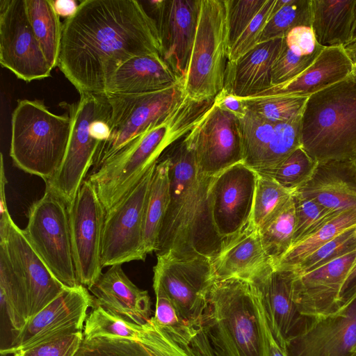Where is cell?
<instances>
[{
    "label": "cell",
    "instance_id": "cell-1",
    "mask_svg": "<svg viewBox=\"0 0 356 356\" xmlns=\"http://www.w3.org/2000/svg\"><path fill=\"white\" fill-rule=\"evenodd\" d=\"M161 51L156 21L140 1L84 0L62 24L57 67L79 94H104L124 63Z\"/></svg>",
    "mask_w": 356,
    "mask_h": 356
},
{
    "label": "cell",
    "instance_id": "cell-2",
    "mask_svg": "<svg viewBox=\"0 0 356 356\" xmlns=\"http://www.w3.org/2000/svg\"><path fill=\"white\" fill-rule=\"evenodd\" d=\"M164 154L170 163V199L156 254L200 256L212 261L224 245L215 230L211 214L209 188L213 177L198 172L186 135Z\"/></svg>",
    "mask_w": 356,
    "mask_h": 356
},
{
    "label": "cell",
    "instance_id": "cell-3",
    "mask_svg": "<svg viewBox=\"0 0 356 356\" xmlns=\"http://www.w3.org/2000/svg\"><path fill=\"white\" fill-rule=\"evenodd\" d=\"M185 97L161 123L134 139L92 171L88 179L108 211L140 181L163 152L195 127L213 104Z\"/></svg>",
    "mask_w": 356,
    "mask_h": 356
},
{
    "label": "cell",
    "instance_id": "cell-4",
    "mask_svg": "<svg viewBox=\"0 0 356 356\" xmlns=\"http://www.w3.org/2000/svg\"><path fill=\"white\" fill-rule=\"evenodd\" d=\"M202 321L215 356H270L264 310L250 282L216 281Z\"/></svg>",
    "mask_w": 356,
    "mask_h": 356
},
{
    "label": "cell",
    "instance_id": "cell-5",
    "mask_svg": "<svg viewBox=\"0 0 356 356\" xmlns=\"http://www.w3.org/2000/svg\"><path fill=\"white\" fill-rule=\"evenodd\" d=\"M301 147L315 161H356V77L311 95L300 121Z\"/></svg>",
    "mask_w": 356,
    "mask_h": 356
},
{
    "label": "cell",
    "instance_id": "cell-6",
    "mask_svg": "<svg viewBox=\"0 0 356 356\" xmlns=\"http://www.w3.org/2000/svg\"><path fill=\"white\" fill-rule=\"evenodd\" d=\"M70 132L66 112L56 115L42 101L19 99L11 118L10 156L18 168L45 181L60 165Z\"/></svg>",
    "mask_w": 356,
    "mask_h": 356
},
{
    "label": "cell",
    "instance_id": "cell-7",
    "mask_svg": "<svg viewBox=\"0 0 356 356\" xmlns=\"http://www.w3.org/2000/svg\"><path fill=\"white\" fill-rule=\"evenodd\" d=\"M225 0H201L194 42L184 80L186 97L213 99L224 88L228 62Z\"/></svg>",
    "mask_w": 356,
    "mask_h": 356
},
{
    "label": "cell",
    "instance_id": "cell-8",
    "mask_svg": "<svg viewBox=\"0 0 356 356\" xmlns=\"http://www.w3.org/2000/svg\"><path fill=\"white\" fill-rule=\"evenodd\" d=\"M110 106V134L97 152L93 170L128 143L163 122L182 102L184 83L145 94H105Z\"/></svg>",
    "mask_w": 356,
    "mask_h": 356
},
{
    "label": "cell",
    "instance_id": "cell-9",
    "mask_svg": "<svg viewBox=\"0 0 356 356\" xmlns=\"http://www.w3.org/2000/svg\"><path fill=\"white\" fill-rule=\"evenodd\" d=\"M106 103L105 94L82 93L76 102L59 104L70 118L71 132L63 160L54 175L45 181V185L57 193L68 208L94 165L101 142L92 134L91 124Z\"/></svg>",
    "mask_w": 356,
    "mask_h": 356
},
{
    "label": "cell",
    "instance_id": "cell-10",
    "mask_svg": "<svg viewBox=\"0 0 356 356\" xmlns=\"http://www.w3.org/2000/svg\"><path fill=\"white\" fill-rule=\"evenodd\" d=\"M24 234L55 277L64 286L80 285L74 266L68 207L52 190L45 188L28 213Z\"/></svg>",
    "mask_w": 356,
    "mask_h": 356
},
{
    "label": "cell",
    "instance_id": "cell-11",
    "mask_svg": "<svg viewBox=\"0 0 356 356\" xmlns=\"http://www.w3.org/2000/svg\"><path fill=\"white\" fill-rule=\"evenodd\" d=\"M156 163L127 195L106 213L102 238L103 268L145 260L144 212Z\"/></svg>",
    "mask_w": 356,
    "mask_h": 356
},
{
    "label": "cell",
    "instance_id": "cell-12",
    "mask_svg": "<svg viewBox=\"0 0 356 356\" xmlns=\"http://www.w3.org/2000/svg\"><path fill=\"white\" fill-rule=\"evenodd\" d=\"M153 283L159 284L189 322L203 325L210 291L216 281L211 261L196 256L158 255Z\"/></svg>",
    "mask_w": 356,
    "mask_h": 356
},
{
    "label": "cell",
    "instance_id": "cell-13",
    "mask_svg": "<svg viewBox=\"0 0 356 356\" xmlns=\"http://www.w3.org/2000/svg\"><path fill=\"white\" fill-rule=\"evenodd\" d=\"M68 212L76 279L89 290L103 273L102 238L106 211L88 179L83 182Z\"/></svg>",
    "mask_w": 356,
    "mask_h": 356
},
{
    "label": "cell",
    "instance_id": "cell-14",
    "mask_svg": "<svg viewBox=\"0 0 356 356\" xmlns=\"http://www.w3.org/2000/svg\"><path fill=\"white\" fill-rule=\"evenodd\" d=\"M198 172L214 177L243 163L239 119L214 103L186 135Z\"/></svg>",
    "mask_w": 356,
    "mask_h": 356
},
{
    "label": "cell",
    "instance_id": "cell-15",
    "mask_svg": "<svg viewBox=\"0 0 356 356\" xmlns=\"http://www.w3.org/2000/svg\"><path fill=\"white\" fill-rule=\"evenodd\" d=\"M0 63L26 82L51 76L30 24L25 0H0Z\"/></svg>",
    "mask_w": 356,
    "mask_h": 356
},
{
    "label": "cell",
    "instance_id": "cell-16",
    "mask_svg": "<svg viewBox=\"0 0 356 356\" xmlns=\"http://www.w3.org/2000/svg\"><path fill=\"white\" fill-rule=\"evenodd\" d=\"M0 243L21 275L26 292L29 320L66 288L52 274L28 238L13 220L6 204V193L0 191Z\"/></svg>",
    "mask_w": 356,
    "mask_h": 356
},
{
    "label": "cell",
    "instance_id": "cell-17",
    "mask_svg": "<svg viewBox=\"0 0 356 356\" xmlns=\"http://www.w3.org/2000/svg\"><path fill=\"white\" fill-rule=\"evenodd\" d=\"M93 305L89 290L79 285L66 288L58 297L31 318L19 331L13 332L1 355L14 354L42 341L83 330L87 312Z\"/></svg>",
    "mask_w": 356,
    "mask_h": 356
},
{
    "label": "cell",
    "instance_id": "cell-18",
    "mask_svg": "<svg viewBox=\"0 0 356 356\" xmlns=\"http://www.w3.org/2000/svg\"><path fill=\"white\" fill-rule=\"evenodd\" d=\"M257 179V173L243 163L213 177L209 188L211 214L224 245L252 222Z\"/></svg>",
    "mask_w": 356,
    "mask_h": 356
},
{
    "label": "cell",
    "instance_id": "cell-19",
    "mask_svg": "<svg viewBox=\"0 0 356 356\" xmlns=\"http://www.w3.org/2000/svg\"><path fill=\"white\" fill-rule=\"evenodd\" d=\"M84 338L107 336L138 342L163 356H215L176 336L159 325L152 316L139 325L92 305L83 330Z\"/></svg>",
    "mask_w": 356,
    "mask_h": 356
},
{
    "label": "cell",
    "instance_id": "cell-20",
    "mask_svg": "<svg viewBox=\"0 0 356 356\" xmlns=\"http://www.w3.org/2000/svg\"><path fill=\"white\" fill-rule=\"evenodd\" d=\"M356 347V296L334 314L309 318L286 343L288 356H352Z\"/></svg>",
    "mask_w": 356,
    "mask_h": 356
},
{
    "label": "cell",
    "instance_id": "cell-21",
    "mask_svg": "<svg viewBox=\"0 0 356 356\" xmlns=\"http://www.w3.org/2000/svg\"><path fill=\"white\" fill-rule=\"evenodd\" d=\"M200 1H149L159 34L161 56L183 81L194 42Z\"/></svg>",
    "mask_w": 356,
    "mask_h": 356
},
{
    "label": "cell",
    "instance_id": "cell-22",
    "mask_svg": "<svg viewBox=\"0 0 356 356\" xmlns=\"http://www.w3.org/2000/svg\"><path fill=\"white\" fill-rule=\"evenodd\" d=\"M294 272L270 264L249 282L257 291L270 330L284 350L287 341L305 326L309 317L298 311L293 298Z\"/></svg>",
    "mask_w": 356,
    "mask_h": 356
},
{
    "label": "cell",
    "instance_id": "cell-23",
    "mask_svg": "<svg viewBox=\"0 0 356 356\" xmlns=\"http://www.w3.org/2000/svg\"><path fill=\"white\" fill-rule=\"evenodd\" d=\"M355 257L356 250L309 273H294L293 298L302 316L321 318L338 311L341 290Z\"/></svg>",
    "mask_w": 356,
    "mask_h": 356
},
{
    "label": "cell",
    "instance_id": "cell-24",
    "mask_svg": "<svg viewBox=\"0 0 356 356\" xmlns=\"http://www.w3.org/2000/svg\"><path fill=\"white\" fill-rule=\"evenodd\" d=\"M295 192L335 212L356 209L355 161L318 162L310 178Z\"/></svg>",
    "mask_w": 356,
    "mask_h": 356
},
{
    "label": "cell",
    "instance_id": "cell-25",
    "mask_svg": "<svg viewBox=\"0 0 356 356\" xmlns=\"http://www.w3.org/2000/svg\"><path fill=\"white\" fill-rule=\"evenodd\" d=\"M93 305L133 323L143 325L152 318L151 300L147 291L137 287L122 265H113L89 289Z\"/></svg>",
    "mask_w": 356,
    "mask_h": 356
},
{
    "label": "cell",
    "instance_id": "cell-26",
    "mask_svg": "<svg viewBox=\"0 0 356 356\" xmlns=\"http://www.w3.org/2000/svg\"><path fill=\"white\" fill-rule=\"evenodd\" d=\"M284 40L259 42L235 61H228L223 89L238 97L248 98L270 88L271 66Z\"/></svg>",
    "mask_w": 356,
    "mask_h": 356
},
{
    "label": "cell",
    "instance_id": "cell-27",
    "mask_svg": "<svg viewBox=\"0 0 356 356\" xmlns=\"http://www.w3.org/2000/svg\"><path fill=\"white\" fill-rule=\"evenodd\" d=\"M211 264L216 281L239 279L249 282L272 263L252 221L223 245Z\"/></svg>",
    "mask_w": 356,
    "mask_h": 356
},
{
    "label": "cell",
    "instance_id": "cell-28",
    "mask_svg": "<svg viewBox=\"0 0 356 356\" xmlns=\"http://www.w3.org/2000/svg\"><path fill=\"white\" fill-rule=\"evenodd\" d=\"M182 82L160 55H145L134 57L121 65L107 82L104 94L151 93Z\"/></svg>",
    "mask_w": 356,
    "mask_h": 356
},
{
    "label": "cell",
    "instance_id": "cell-29",
    "mask_svg": "<svg viewBox=\"0 0 356 356\" xmlns=\"http://www.w3.org/2000/svg\"><path fill=\"white\" fill-rule=\"evenodd\" d=\"M353 67V63L343 46L323 47L314 62L299 75L257 96L277 94L310 96L351 76Z\"/></svg>",
    "mask_w": 356,
    "mask_h": 356
},
{
    "label": "cell",
    "instance_id": "cell-30",
    "mask_svg": "<svg viewBox=\"0 0 356 356\" xmlns=\"http://www.w3.org/2000/svg\"><path fill=\"white\" fill-rule=\"evenodd\" d=\"M355 0H311L312 24L323 47L345 46L352 38Z\"/></svg>",
    "mask_w": 356,
    "mask_h": 356
},
{
    "label": "cell",
    "instance_id": "cell-31",
    "mask_svg": "<svg viewBox=\"0 0 356 356\" xmlns=\"http://www.w3.org/2000/svg\"><path fill=\"white\" fill-rule=\"evenodd\" d=\"M170 199V163L163 152L156 165L145 207L143 241L147 254L156 251Z\"/></svg>",
    "mask_w": 356,
    "mask_h": 356
},
{
    "label": "cell",
    "instance_id": "cell-32",
    "mask_svg": "<svg viewBox=\"0 0 356 356\" xmlns=\"http://www.w3.org/2000/svg\"><path fill=\"white\" fill-rule=\"evenodd\" d=\"M0 301L11 333L29 321L27 296L23 280L13 266L5 245L0 243Z\"/></svg>",
    "mask_w": 356,
    "mask_h": 356
},
{
    "label": "cell",
    "instance_id": "cell-33",
    "mask_svg": "<svg viewBox=\"0 0 356 356\" xmlns=\"http://www.w3.org/2000/svg\"><path fill=\"white\" fill-rule=\"evenodd\" d=\"M27 15L40 47L51 66H58L62 24L52 0H25Z\"/></svg>",
    "mask_w": 356,
    "mask_h": 356
},
{
    "label": "cell",
    "instance_id": "cell-34",
    "mask_svg": "<svg viewBox=\"0 0 356 356\" xmlns=\"http://www.w3.org/2000/svg\"><path fill=\"white\" fill-rule=\"evenodd\" d=\"M153 288L156 296L155 321L193 346L213 353L204 326L187 321L159 284L153 283Z\"/></svg>",
    "mask_w": 356,
    "mask_h": 356
},
{
    "label": "cell",
    "instance_id": "cell-35",
    "mask_svg": "<svg viewBox=\"0 0 356 356\" xmlns=\"http://www.w3.org/2000/svg\"><path fill=\"white\" fill-rule=\"evenodd\" d=\"M239 121L243 147V163L259 172L264 168L274 136L275 123L248 109Z\"/></svg>",
    "mask_w": 356,
    "mask_h": 356
},
{
    "label": "cell",
    "instance_id": "cell-36",
    "mask_svg": "<svg viewBox=\"0 0 356 356\" xmlns=\"http://www.w3.org/2000/svg\"><path fill=\"white\" fill-rule=\"evenodd\" d=\"M295 225V207L291 196L285 204L258 229L263 248L273 266L291 247Z\"/></svg>",
    "mask_w": 356,
    "mask_h": 356
},
{
    "label": "cell",
    "instance_id": "cell-37",
    "mask_svg": "<svg viewBox=\"0 0 356 356\" xmlns=\"http://www.w3.org/2000/svg\"><path fill=\"white\" fill-rule=\"evenodd\" d=\"M356 226V209L346 211L314 234L293 245L273 266L293 270L307 257L345 230Z\"/></svg>",
    "mask_w": 356,
    "mask_h": 356
},
{
    "label": "cell",
    "instance_id": "cell-38",
    "mask_svg": "<svg viewBox=\"0 0 356 356\" xmlns=\"http://www.w3.org/2000/svg\"><path fill=\"white\" fill-rule=\"evenodd\" d=\"M311 0H276L259 42L285 38L292 29L298 26H311Z\"/></svg>",
    "mask_w": 356,
    "mask_h": 356
},
{
    "label": "cell",
    "instance_id": "cell-39",
    "mask_svg": "<svg viewBox=\"0 0 356 356\" xmlns=\"http://www.w3.org/2000/svg\"><path fill=\"white\" fill-rule=\"evenodd\" d=\"M309 96L277 94L243 98L248 110L272 122L302 118Z\"/></svg>",
    "mask_w": 356,
    "mask_h": 356
},
{
    "label": "cell",
    "instance_id": "cell-40",
    "mask_svg": "<svg viewBox=\"0 0 356 356\" xmlns=\"http://www.w3.org/2000/svg\"><path fill=\"white\" fill-rule=\"evenodd\" d=\"M291 197L296 213V225L291 247L314 234L343 213L328 209L317 202L295 191L291 193Z\"/></svg>",
    "mask_w": 356,
    "mask_h": 356
},
{
    "label": "cell",
    "instance_id": "cell-41",
    "mask_svg": "<svg viewBox=\"0 0 356 356\" xmlns=\"http://www.w3.org/2000/svg\"><path fill=\"white\" fill-rule=\"evenodd\" d=\"M316 165L300 147L276 167L257 174L273 179L292 193L310 178Z\"/></svg>",
    "mask_w": 356,
    "mask_h": 356
},
{
    "label": "cell",
    "instance_id": "cell-42",
    "mask_svg": "<svg viewBox=\"0 0 356 356\" xmlns=\"http://www.w3.org/2000/svg\"><path fill=\"white\" fill-rule=\"evenodd\" d=\"M291 193L273 179L257 174L252 221L259 229L290 199Z\"/></svg>",
    "mask_w": 356,
    "mask_h": 356
},
{
    "label": "cell",
    "instance_id": "cell-43",
    "mask_svg": "<svg viewBox=\"0 0 356 356\" xmlns=\"http://www.w3.org/2000/svg\"><path fill=\"white\" fill-rule=\"evenodd\" d=\"M74 356H163L125 339L101 336L83 340Z\"/></svg>",
    "mask_w": 356,
    "mask_h": 356
},
{
    "label": "cell",
    "instance_id": "cell-44",
    "mask_svg": "<svg viewBox=\"0 0 356 356\" xmlns=\"http://www.w3.org/2000/svg\"><path fill=\"white\" fill-rule=\"evenodd\" d=\"M355 250L356 236L354 227L320 247L291 270L297 275L305 274Z\"/></svg>",
    "mask_w": 356,
    "mask_h": 356
},
{
    "label": "cell",
    "instance_id": "cell-45",
    "mask_svg": "<svg viewBox=\"0 0 356 356\" xmlns=\"http://www.w3.org/2000/svg\"><path fill=\"white\" fill-rule=\"evenodd\" d=\"M323 48L319 46L312 54L298 56L288 48L284 38L282 46L271 66L272 86L290 81L302 73L314 62Z\"/></svg>",
    "mask_w": 356,
    "mask_h": 356
},
{
    "label": "cell",
    "instance_id": "cell-46",
    "mask_svg": "<svg viewBox=\"0 0 356 356\" xmlns=\"http://www.w3.org/2000/svg\"><path fill=\"white\" fill-rule=\"evenodd\" d=\"M266 1L225 0L229 49L262 8Z\"/></svg>",
    "mask_w": 356,
    "mask_h": 356
},
{
    "label": "cell",
    "instance_id": "cell-47",
    "mask_svg": "<svg viewBox=\"0 0 356 356\" xmlns=\"http://www.w3.org/2000/svg\"><path fill=\"white\" fill-rule=\"evenodd\" d=\"M276 0H266L247 28L229 49L228 61L233 62L259 42V39L268 20L273 13Z\"/></svg>",
    "mask_w": 356,
    "mask_h": 356
},
{
    "label": "cell",
    "instance_id": "cell-48",
    "mask_svg": "<svg viewBox=\"0 0 356 356\" xmlns=\"http://www.w3.org/2000/svg\"><path fill=\"white\" fill-rule=\"evenodd\" d=\"M83 338V331L60 336L19 350L14 356H74Z\"/></svg>",
    "mask_w": 356,
    "mask_h": 356
},
{
    "label": "cell",
    "instance_id": "cell-49",
    "mask_svg": "<svg viewBox=\"0 0 356 356\" xmlns=\"http://www.w3.org/2000/svg\"><path fill=\"white\" fill-rule=\"evenodd\" d=\"M285 42L288 48L298 56L311 55L320 46L309 26H298L292 29L285 36Z\"/></svg>",
    "mask_w": 356,
    "mask_h": 356
},
{
    "label": "cell",
    "instance_id": "cell-50",
    "mask_svg": "<svg viewBox=\"0 0 356 356\" xmlns=\"http://www.w3.org/2000/svg\"><path fill=\"white\" fill-rule=\"evenodd\" d=\"M213 103L238 119L242 118L247 112L243 98L238 97L224 89L216 95Z\"/></svg>",
    "mask_w": 356,
    "mask_h": 356
},
{
    "label": "cell",
    "instance_id": "cell-51",
    "mask_svg": "<svg viewBox=\"0 0 356 356\" xmlns=\"http://www.w3.org/2000/svg\"><path fill=\"white\" fill-rule=\"evenodd\" d=\"M356 296V257L349 270L340 293L341 306Z\"/></svg>",
    "mask_w": 356,
    "mask_h": 356
},
{
    "label": "cell",
    "instance_id": "cell-52",
    "mask_svg": "<svg viewBox=\"0 0 356 356\" xmlns=\"http://www.w3.org/2000/svg\"><path fill=\"white\" fill-rule=\"evenodd\" d=\"M52 3L56 13L66 19L73 16L79 6V3L74 0H52Z\"/></svg>",
    "mask_w": 356,
    "mask_h": 356
},
{
    "label": "cell",
    "instance_id": "cell-53",
    "mask_svg": "<svg viewBox=\"0 0 356 356\" xmlns=\"http://www.w3.org/2000/svg\"><path fill=\"white\" fill-rule=\"evenodd\" d=\"M267 336L269 343V355L270 356H288L286 350L282 348L274 338L270 327L267 323Z\"/></svg>",
    "mask_w": 356,
    "mask_h": 356
},
{
    "label": "cell",
    "instance_id": "cell-54",
    "mask_svg": "<svg viewBox=\"0 0 356 356\" xmlns=\"http://www.w3.org/2000/svg\"><path fill=\"white\" fill-rule=\"evenodd\" d=\"M355 39H356V0L355 2V6H354L352 38H351L350 41H352Z\"/></svg>",
    "mask_w": 356,
    "mask_h": 356
},
{
    "label": "cell",
    "instance_id": "cell-55",
    "mask_svg": "<svg viewBox=\"0 0 356 356\" xmlns=\"http://www.w3.org/2000/svg\"><path fill=\"white\" fill-rule=\"evenodd\" d=\"M345 49L353 63L356 64V47Z\"/></svg>",
    "mask_w": 356,
    "mask_h": 356
},
{
    "label": "cell",
    "instance_id": "cell-56",
    "mask_svg": "<svg viewBox=\"0 0 356 356\" xmlns=\"http://www.w3.org/2000/svg\"><path fill=\"white\" fill-rule=\"evenodd\" d=\"M356 47V39L350 41L349 43H348L346 45L344 46L345 49H350V48H355Z\"/></svg>",
    "mask_w": 356,
    "mask_h": 356
},
{
    "label": "cell",
    "instance_id": "cell-57",
    "mask_svg": "<svg viewBox=\"0 0 356 356\" xmlns=\"http://www.w3.org/2000/svg\"><path fill=\"white\" fill-rule=\"evenodd\" d=\"M352 75L356 77V64H353Z\"/></svg>",
    "mask_w": 356,
    "mask_h": 356
},
{
    "label": "cell",
    "instance_id": "cell-58",
    "mask_svg": "<svg viewBox=\"0 0 356 356\" xmlns=\"http://www.w3.org/2000/svg\"><path fill=\"white\" fill-rule=\"evenodd\" d=\"M355 234L356 236V226L355 227Z\"/></svg>",
    "mask_w": 356,
    "mask_h": 356
},
{
    "label": "cell",
    "instance_id": "cell-59",
    "mask_svg": "<svg viewBox=\"0 0 356 356\" xmlns=\"http://www.w3.org/2000/svg\"><path fill=\"white\" fill-rule=\"evenodd\" d=\"M354 353L356 355V347H355V348L354 350Z\"/></svg>",
    "mask_w": 356,
    "mask_h": 356
},
{
    "label": "cell",
    "instance_id": "cell-60",
    "mask_svg": "<svg viewBox=\"0 0 356 356\" xmlns=\"http://www.w3.org/2000/svg\"><path fill=\"white\" fill-rule=\"evenodd\" d=\"M352 356H356V355H352Z\"/></svg>",
    "mask_w": 356,
    "mask_h": 356
}]
</instances>
